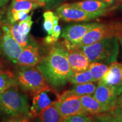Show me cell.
<instances>
[{
	"instance_id": "cell-1",
	"label": "cell",
	"mask_w": 122,
	"mask_h": 122,
	"mask_svg": "<svg viewBox=\"0 0 122 122\" xmlns=\"http://www.w3.org/2000/svg\"><path fill=\"white\" fill-rule=\"evenodd\" d=\"M68 51L64 41L56 42L51 45L46 56L36 65L46 83L54 89L69 83L74 73L67 60Z\"/></svg>"
},
{
	"instance_id": "cell-2",
	"label": "cell",
	"mask_w": 122,
	"mask_h": 122,
	"mask_svg": "<svg viewBox=\"0 0 122 122\" xmlns=\"http://www.w3.org/2000/svg\"><path fill=\"white\" fill-rule=\"evenodd\" d=\"M76 48L85 55L90 62H100L108 65L117 61L119 52V40L117 37Z\"/></svg>"
},
{
	"instance_id": "cell-3",
	"label": "cell",
	"mask_w": 122,
	"mask_h": 122,
	"mask_svg": "<svg viewBox=\"0 0 122 122\" xmlns=\"http://www.w3.org/2000/svg\"><path fill=\"white\" fill-rule=\"evenodd\" d=\"M0 108L7 115L13 117L29 115V105L27 96L12 86L1 93Z\"/></svg>"
},
{
	"instance_id": "cell-4",
	"label": "cell",
	"mask_w": 122,
	"mask_h": 122,
	"mask_svg": "<svg viewBox=\"0 0 122 122\" xmlns=\"http://www.w3.org/2000/svg\"><path fill=\"white\" fill-rule=\"evenodd\" d=\"M122 36V23L119 22H110L99 23L89 30L74 48L88 45L102 40L117 37L118 39Z\"/></svg>"
},
{
	"instance_id": "cell-5",
	"label": "cell",
	"mask_w": 122,
	"mask_h": 122,
	"mask_svg": "<svg viewBox=\"0 0 122 122\" xmlns=\"http://www.w3.org/2000/svg\"><path fill=\"white\" fill-rule=\"evenodd\" d=\"M16 80L23 91L32 93L49 85L42 73L35 66H22L18 70Z\"/></svg>"
},
{
	"instance_id": "cell-6",
	"label": "cell",
	"mask_w": 122,
	"mask_h": 122,
	"mask_svg": "<svg viewBox=\"0 0 122 122\" xmlns=\"http://www.w3.org/2000/svg\"><path fill=\"white\" fill-rule=\"evenodd\" d=\"M32 104L30 107L29 115L30 117H37L41 111L53 105L59 100L60 94L56 89L46 85L32 93Z\"/></svg>"
},
{
	"instance_id": "cell-7",
	"label": "cell",
	"mask_w": 122,
	"mask_h": 122,
	"mask_svg": "<svg viewBox=\"0 0 122 122\" xmlns=\"http://www.w3.org/2000/svg\"><path fill=\"white\" fill-rule=\"evenodd\" d=\"M56 15L59 19L67 22H88L104 15L102 13H90L71 4H64L56 9Z\"/></svg>"
},
{
	"instance_id": "cell-8",
	"label": "cell",
	"mask_w": 122,
	"mask_h": 122,
	"mask_svg": "<svg viewBox=\"0 0 122 122\" xmlns=\"http://www.w3.org/2000/svg\"><path fill=\"white\" fill-rule=\"evenodd\" d=\"M57 106L59 114L64 119L75 114H86L82 106L79 96L68 93L67 91L60 94L59 100L57 102Z\"/></svg>"
},
{
	"instance_id": "cell-9",
	"label": "cell",
	"mask_w": 122,
	"mask_h": 122,
	"mask_svg": "<svg viewBox=\"0 0 122 122\" xmlns=\"http://www.w3.org/2000/svg\"><path fill=\"white\" fill-rule=\"evenodd\" d=\"M98 24V23H85L71 24L64 28L62 37L64 39L63 41L68 49L75 46L89 30Z\"/></svg>"
},
{
	"instance_id": "cell-10",
	"label": "cell",
	"mask_w": 122,
	"mask_h": 122,
	"mask_svg": "<svg viewBox=\"0 0 122 122\" xmlns=\"http://www.w3.org/2000/svg\"><path fill=\"white\" fill-rule=\"evenodd\" d=\"M120 93L112 86L106 85L101 81H97V85L93 97L110 111L114 105Z\"/></svg>"
},
{
	"instance_id": "cell-11",
	"label": "cell",
	"mask_w": 122,
	"mask_h": 122,
	"mask_svg": "<svg viewBox=\"0 0 122 122\" xmlns=\"http://www.w3.org/2000/svg\"><path fill=\"white\" fill-rule=\"evenodd\" d=\"M3 30L4 33L0 44V48L4 56L15 63L22 52L23 48L14 38L9 25H5Z\"/></svg>"
},
{
	"instance_id": "cell-12",
	"label": "cell",
	"mask_w": 122,
	"mask_h": 122,
	"mask_svg": "<svg viewBox=\"0 0 122 122\" xmlns=\"http://www.w3.org/2000/svg\"><path fill=\"white\" fill-rule=\"evenodd\" d=\"M105 84L112 86L121 93L122 92V63L112 62L101 79L100 80Z\"/></svg>"
},
{
	"instance_id": "cell-13",
	"label": "cell",
	"mask_w": 122,
	"mask_h": 122,
	"mask_svg": "<svg viewBox=\"0 0 122 122\" xmlns=\"http://www.w3.org/2000/svg\"><path fill=\"white\" fill-rule=\"evenodd\" d=\"M67 60L73 72L87 70L91 62L81 50L76 48L68 49Z\"/></svg>"
},
{
	"instance_id": "cell-14",
	"label": "cell",
	"mask_w": 122,
	"mask_h": 122,
	"mask_svg": "<svg viewBox=\"0 0 122 122\" xmlns=\"http://www.w3.org/2000/svg\"><path fill=\"white\" fill-rule=\"evenodd\" d=\"M40 60V55L37 47L29 45L23 48L15 63L20 66L32 67L37 65Z\"/></svg>"
},
{
	"instance_id": "cell-15",
	"label": "cell",
	"mask_w": 122,
	"mask_h": 122,
	"mask_svg": "<svg viewBox=\"0 0 122 122\" xmlns=\"http://www.w3.org/2000/svg\"><path fill=\"white\" fill-rule=\"evenodd\" d=\"M71 5L88 13H102L104 15L114 9L99 0H83L72 3Z\"/></svg>"
},
{
	"instance_id": "cell-16",
	"label": "cell",
	"mask_w": 122,
	"mask_h": 122,
	"mask_svg": "<svg viewBox=\"0 0 122 122\" xmlns=\"http://www.w3.org/2000/svg\"><path fill=\"white\" fill-rule=\"evenodd\" d=\"M81 103L87 114L96 115L108 112L109 110L97 101L92 95L79 96Z\"/></svg>"
},
{
	"instance_id": "cell-17",
	"label": "cell",
	"mask_w": 122,
	"mask_h": 122,
	"mask_svg": "<svg viewBox=\"0 0 122 122\" xmlns=\"http://www.w3.org/2000/svg\"><path fill=\"white\" fill-rule=\"evenodd\" d=\"M45 5V3L34 0H13L10 7L9 14L21 10L31 11Z\"/></svg>"
},
{
	"instance_id": "cell-18",
	"label": "cell",
	"mask_w": 122,
	"mask_h": 122,
	"mask_svg": "<svg viewBox=\"0 0 122 122\" xmlns=\"http://www.w3.org/2000/svg\"><path fill=\"white\" fill-rule=\"evenodd\" d=\"M37 117L39 122H63L64 120L58 110L57 102L41 111Z\"/></svg>"
},
{
	"instance_id": "cell-19",
	"label": "cell",
	"mask_w": 122,
	"mask_h": 122,
	"mask_svg": "<svg viewBox=\"0 0 122 122\" xmlns=\"http://www.w3.org/2000/svg\"><path fill=\"white\" fill-rule=\"evenodd\" d=\"M97 83H91L73 84L71 89L66 91L68 93L74 94L77 96L85 95H93L97 87Z\"/></svg>"
},
{
	"instance_id": "cell-20",
	"label": "cell",
	"mask_w": 122,
	"mask_h": 122,
	"mask_svg": "<svg viewBox=\"0 0 122 122\" xmlns=\"http://www.w3.org/2000/svg\"><path fill=\"white\" fill-rule=\"evenodd\" d=\"M17 85L16 77L10 71L0 72V93H2L12 86Z\"/></svg>"
},
{
	"instance_id": "cell-21",
	"label": "cell",
	"mask_w": 122,
	"mask_h": 122,
	"mask_svg": "<svg viewBox=\"0 0 122 122\" xmlns=\"http://www.w3.org/2000/svg\"><path fill=\"white\" fill-rule=\"evenodd\" d=\"M109 68V65L100 62H91L88 69L95 82L101 79Z\"/></svg>"
},
{
	"instance_id": "cell-22",
	"label": "cell",
	"mask_w": 122,
	"mask_h": 122,
	"mask_svg": "<svg viewBox=\"0 0 122 122\" xmlns=\"http://www.w3.org/2000/svg\"><path fill=\"white\" fill-rule=\"evenodd\" d=\"M70 82L72 84H80L95 81L93 79L89 70L87 69L85 71L73 73Z\"/></svg>"
},
{
	"instance_id": "cell-23",
	"label": "cell",
	"mask_w": 122,
	"mask_h": 122,
	"mask_svg": "<svg viewBox=\"0 0 122 122\" xmlns=\"http://www.w3.org/2000/svg\"><path fill=\"white\" fill-rule=\"evenodd\" d=\"M18 23H14L11 25H9L10 32H11L14 38L20 44V45L23 48L26 46L28 44V35H23L20 33L18 30Z\"/></svg>"
},
{
	"instance_id": "cell-24",
	"label": "cell",
	"mask_w": 122,
	"mask_h": 122,
	"mask_svg": "<svg viewBox=\"0 0 122 122\" xmlns=\"http://www.w3.org/2000/svg\"><path fill=\"white\" fill-rule=\"evenodd\" d=\"M56 15V14L50 10L46 11L43 14V28L48 35L51 34L53 32V28L54 27V21Z\"/></svg>"
},
{
	"instance_id": "cell-25",
	"label": "cell",
	"mask_w": 122,
	"mask_h": 122,
	"mask_svg": "<svg viewBox=\"0 0 122 122\" xmlns=\"http://www.w3.org/2000/svg\"><path fill=\"white\" fill-rule=\"evenodd\" d=\"M32 24L33 22L32 20L31 15H28V16L25 19L19 21V22L18 23V31L22 35H28Z\"/></svg>"
},
{
	"instance_id": "cell-26",
	"label": "cell",
	"mask_w": 122,
	"mask_h": 122,
	"mask_svg": "<svg viewBox=\"0 0 122 122\" xmlns=\"http://www.w3.org/2000/svg\"><path fill=\"white\" fill-rule=\"evenodd\" d=\"M63 122H93V120L88 114H79L65 118Z\"/></svg>"
},
{
	"instance_id": "cell-27",
	"label": "cell",
	"mask_w": 122,
	"mask_h": 122,
	"mask_svg": "<svg viewBox=\"0 0 122 122\" xmlns=\"http://www.w3.org/2000/svg\"><path fill=\"white\" fill-rule=\"evenodd\" d=\"M61 33V28L58 24L54 25L52 33L45 37V41L47 44H53L57 42Z\"/></svg>"
},
{
	"instance_id": "cell-28",
	"label": "cell",
	"mask_w": 122,
	"mask_h": 122,
	"mask_svg": "<svg viewBox=\"0 0 122 122\" xmlns=\"http://www.w3.org/2000/svg\"><path fill=\"white\" fill-rule=\"evenodd\" d=\"M30 11L28 10H21L9 14V19L12 24L18 21H21L25 19L28 16Z\"/></svg>"
},
{
	"instance_id": "cell-29",
	"label": "cell",
	"mask_w": 122,
	"mask_h": 122,
	"mask_svg": "<svg viewBox=\"0 0 122 122\" xmlns=\"http://www.w3.org/2000/svg\"><path fill=\"white\" fill-rule=\"evenodd\" d=\"M107 119L112 122H122V114L110 111L102 113Z\"/></svg>"
},
{
	"instance_id": "cell-30",
	"label": "cell",
	"mask_w": 122,
	"mask_h": 122,
	"mask_svg": "<svg viewBox=\"0 0 122 122\" xmlns=\"http://www.w3.org/2000/svg\"><path fill=\"white\" fill-rule=\"evenodd\" d=\"M110 111L117 113L122 114V92L116 100L113 109Z\"/></svg>"
},
{
	"instance_id": "cell-31",
	"label": "cell",
	"mask_w": 122,
	"mask_h": 122,
	"mask_svg": "<svg viewBox=\"0 0 122 122\" xmlns=\"http://www.w3.org/2000/svg\"><path fill=\"white\" fill-rule=\"evenodd\" d=\"M93 122H112L107 120L102 114L93 115Z\"/></svg>"
},
{
	"instance_id": "cell-32",
	"label": "cell",
	"mask_w": 122,
	"mask_h": 122,
	"mask_svg": "<svg viewBox=\"0 0 122 122\" xmlns=\"http://www.w3.org/2000/svg\"><path fill=\"white\" fill-rule=\"evenodd\" d=\"M4 122H28L27 118H22V117H15L13 119H10Z\"/></svg>"
},
{
	"instance_id": "cell-33",
	"label": "cell",
	"mask_w": 122,
	"mask_h": 122,
	"mask_svg": "<svg viewBox=\"0 0 122 122\" xmlns=\"http://www.w3.org/2000/svg\"><path fill=\"white\" fill-rule=\"evenodd\" d=\"M99 1H102V2L105 3V4L107 5L110 7H114V6L115 5L116 3H117V0H99Z\"/></svg>"
},
{
	"instance_id": "cell-34",
	"label": "cell",
	"mask_w": 122,
	"mask_h": 122,
	"mask_svg": "<svg viewBox=\"0 0 122 122\" xmlns=\"http://www.w3.org/2000/svg\"><path fill=\"white\" fill-rule=\"evenodd\" d=\"M9 1V0H0V7H2Z\"/></svg>"
},
{
	"instance_id": "cell-35",
	"label": "cell",
	"mask_w": 122,
	"mask_h": 122,
	"mask_svg": "<svg viewBox=\"0 0 122 122\" xmlns=\"http://www.w3.org/2000/svg\"><path fill=\"white\" fill-rule=\"evenodd\" d=\"M120 5H122V0H117L115 5L114 6V9H116L117 7Z\"/></svg>"
},
{
	"instance_id": "cell-36",
	"label": "cell",
	"mask_w": 122,
	"mask_h": 122,
	"mask_svg": "<svg viewBox=\"0 0 122 122\" xmlns=\"http://www.w3.org/2000/svg\"><path fill=\"white\" fill-rule=\"evenodd\" d=\"M119 40V41L120 44V45H121V47H122V36L120 37L119 39H118Z\"/></svg>"
},
{
	"instance_id": "cell-37",
	"label": "cell",
	"mask_w": 122,
	"mask_h": 122,
	"mask_svg": "<svg viewBox=\"0 0 122 122\" xmlns=\"http://www.w3.org/2000/svg\"><path fill=\"white\" fill-rule=\"evenodd\" d=\"M53 1H54V0H45V2L49 3V2H51Z\"/></svg>"
},
{
	"instance_id": "cell-38",
	"label": "cell",
	"mask_w": 122,
	"mask_h": 122,
	"mask_svg": "<svg viewBox=\"0 0 122 122\" xmlns=\"http://www.w3.org/2000/svg\"><path fill=\"white\" fill-rule=\"evenodd\" d=\"M34 1H40V2H45V0H34Z\"/></svg>"
},
{
	"instance_id": "cell-39",
	"label": "cell",
	"mask_w": 122,
	"mask_h": 122,
	"mask_svg": "<svg viewBox=\"0 0 122 122\" xmlns=\"http://www.w3.org/2000/svg\"><path fill=\"white\" fill-rule=\"evenodd\" d=\"M54 1H57V0H54ZM58 1H63V0H58Z\"/></svg>"
},
{
	"instance_id": "cell-40",
	"label": "cell",
	"mask_w": 122,
	"mask_h": 122,
	"mask_svg": "<svg viewBox=\"0 0 122 122\" xmlns=\"http://www.w3.org/2000/svg\"><path fill=\"white\" fill-rule=\"evenodd\" d=\"M0 96H1V93H0Z\"/></svg>"
}]
</instances>
